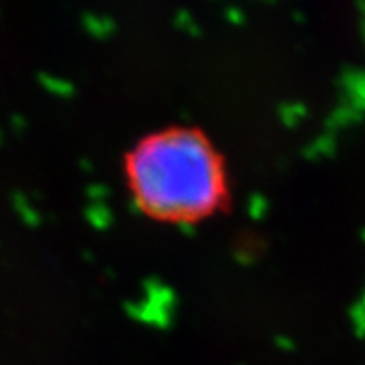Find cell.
I'll return each instance as SVG.
<instances>
[{
    "mask_svg": "<svg viewBox=\"0 0 365 365\" xmlns=\"http://www.w3.org/2000/svg\"><path fill=\"white\" fill-rule=\"evenodd\" d=\"M138 209L164 224L212 217L227 197L226 164L209 136L192 127H166L142 136L123 163Z\"/></svg>",
    "mask_w": 365,
    "mask_h": 365,
    "instance_id": "1",
    "label": "cell"
}]
</instances>
